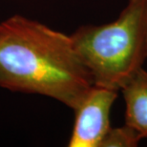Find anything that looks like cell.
Returning a JSON list of instances; mask_svg holds the SVG:
<instances>
[{
	"label": "cell",
	"mask_w": 147,
	"mask_h": 147,
	"mask_svg": "<svg viewBox=\"0 0 147 147\" xmlns=\"http://www.w3.org/2000/svg\"><path fill=\"white\" fill-rule=\"evenodd\" d=\"M93 85L71 36L19 14L0 23V87L74 110Z\"/></svg>",
	"instance_id": "6da1fadb"
},
{
	"label": "cell",
	"mask_w": 147,
	"mask_h": 147,
	"mask_svg": "<svg viewBox=\"0 0 147 147\" xmlns=\"http://www.w3.org/2000/svg\"><path fill=\"white\" fill-rule=\"evenodd\" d=\"M70 36L94 85L119 91L147 60V0H127L117 19Z\"/></svg>",
	"instance_id": "7a4b0ae2"
},
{
	"label": "cell",
	"mask_w": 147,
	"mask_h": 147,
	"mask_svg": "<svg viewBox=\"0 0 147 147\" xmlns=\"http://www.w3.org/2000/svg\"><path fill=\"white\" fill-rule=\"evenodd\" d=\"M117 90L93 85L75 112L69 147H99L112 127L110 114L119 96Z\"/></svg>",
	"instance_id": "3957f363"
},
{
	"label": "cell",
	"mask_w": 147,
	"mask_h": 147,
	"mask_svg": "<svg viewBox=\"0 0 147 147\" xmlns=\"http://www.w3.org/2000/svg\"><path fill=\"white\" fill-rule=\"evenodd\" d=\"M125 103V124L147 139V71L140 69L119 90Z\"/></svg>",
	"instance_id": "277c9868"
},
{
	"label": "cell",
	"mask_w": 147,
	"mask_h": 147,
	"mask_svg": "<svg viewBox=\"0 0 147 147\" xmlns=\"http://www.w3.org/2000/svg\"><path fill=\"white\" fill-rule=\"evenodd\" d=\"M142 140L134 128L124 124L120 127H111L99 147H136Z\"/></svg>",
	"instance_id": "5b68a950"
}]
</instances>
